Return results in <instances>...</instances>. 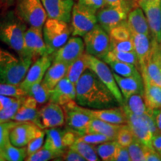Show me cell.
Here are the masks:
<instances>
[{
	"mask_svg": "<svg viewBox=\"0 0 161 161\" xmlns=\"http://www.w3.org/2000/svg\"><path fill=\"white\" fill-rule=\"evenodd\" d=\"M75 90V102L84 108L103 109L119 104L110 90L90 69L78 80Z\"/></svg>",
	"mask_w": 161,
	"mask_h": 161,
	"instance_id": "obj_1",
	"label": "cell"
},
{
	"mask_svg": "<svg viewBox=\"0 0 161 161\" xmlns=\"http://www.w3.org/2000/svg\"><path fill=\"white\" fill-rule=\"evenodd\" d=\"M26 30L27 24L15 11H10L0 20V40L22 57Z\"/></svg>",
	"mask_w": 161,
	"mask_h": 161,
	"instance_id": "obj_2",
	"label": "cell"
},
{
	"mask_svg": "<svg viewBox=\"0 0 161 161\" xmlns=\"http://www.w3.org/2000/svg\"><path fill=\"white\" fill-rule=\"evenodd\" d=\"M32 62L31 58L16 57L0 48V83L19 85Z\"/></svg>",
	"mask_w": 161,
	"mask_h": 161,
	"instance_id": "obj_3",
	"label": "cell"
},
{
	"mask_svg": "<svg viewBox=\"0 0 161 161\" xmlns=\"http://www.w3.org/2000/svg\"><path fill=\"white\" fill-rule=\"evenodd\" d=\"M43 33L49 54L52 55L67 42L72 29L68 23L48 18L43 26Z\"/></svg>",
	"mask_w": 161,
	"mask_h": 161,
	"instance_id": "obj_4",
	"label": "cell"
},
{
	"mask_svg": "<svg viewBox=\"0 0 161 161\" xmlns=\"http://www.w3.org/2000/svg\"><path fill=\"white\" fill-rule=\"evenodd\" d=\"M138 7L134 0H127L118 6L106 5L96 13L98 24L109 34L113 28L127 20L129 12Z\"/></svg>",
	"mask_w": 161,
	"mask_h": 161,
	"instance_id": "obj_5",
	"label": "cell"
},
{
	"mask_svg": "<svg viewBox=\"0 0 161 161\" xmlns=\"http://www.w3.org/2000/svg\"><path fill=\"white\" fill-rule=\"evenodd\" d=\"M122 108L128 119L127 124L131 128L135 139L148 147H152V140L153 134L158 131V130L151 113L138 116L125 109L123 106Z\"/></svg>",
	"mask_w": 161,
	"mask_h": 161,
	"instance_id": "obj_6",
	"label": "cell"
},
{
	"mask_svg": "<svg viewBox=\"0 0 161 161\" xmlns=\"http://www.w3.org/2000/svg\"><path fill=\"white\" fill-rule=\"evenodd\" d=\"M15 12L20 19L31 27L43 28L48 19L41 0H16Z\"/></svg>",
	"mask_w": 161,
	"mask_h": 161,
	"instance_id": "obj_7",
	"label": "cell"
},
{
	"mask_svg": "<svg viewBox=\"0 0 161 161\" xmlns=\"http://www.w3.org/2000/svg\"><path fill=\"white\" fill-rule=\"evenodd\" d=\"M60 128L46 129V140L43 144V146L55 153L58 158H61L64 152L80 136L69 128Z\"/></svg>",
	"mask_w": 161,
	"mask_h": 161,
	"instance_id": "obj_8",
	"label": "cell"
},
{
	"mask_svg": "<svg viewBox=\"0 0 161 161\" xmlns=\"http://www.w3.org/2000/svg\"><path fill=\"white\" fill-rule=\"evenodd\" d=\"M85 54L89 69L92 72H94L96 75L101 80V81L110 90L113 95L117 100L119 104L122 105L125 102L124 98L119 88L118 84L114 78V72L111 71L112 69L110 66H108V64L102 59L90 55L86 52Z\"/></svg>",
	"mask_w": 161,
	"mask_h": 161,
	"instance_id": "obj_9",
	"label": "cell"
},
{
	"mask_svg": "<svg viewBox=\"0 0 161 161\" xmlns=\"http://www.w3.org/2000/svg\"><path fill=\"white\" fill-rule=\"evenodd\" d=\"M62 107L65 114L66 128L80 136L86 134L92 116L86 111V108L79 105L75 100L71 101Z\"/></svg>",
	"mask_w": 161,
	"mask_h": 161,
	"instance_id": "obj_10",
	"label": "cell"
},
{
	"mask_svg": "<svg viewBox=\"0 0 161 161\" xmlns=\"http://www.w3.org/2000/svg\"><path fill=\"white\" fill-rule=\"evenodd\" d=\"M96 13V11L78 3L74 4L71 17L72 35L84 37L87 32L91 31L98 24Z\"/></svg>",
	"mask_w": 161,
	"mask_h": 161,
	"instance_id": "obj_11",
	"label": "cell"
},
{
	"mask_svg": "<svg viewBox=\"0 0 161 161\" xmlns=\"http://www.w3.org/2000/svg\"><path fill=\"white\" fill-rule=\"evenodd\" d=\"M85 52L90 55L103 59L110 50L109 34L97 24L83 37Z\"/></svg>",
	"mask_w": 161,
	"mask_h": 161,
	"instance_id": "obj_12",
	"label": "cell"
},
{
	"mask_svg": "<svg viewBox=\"0 0 161 161\" xmlns=\"http://www.w3.org/2000/svg\"><path fill=\"white\" fill-rule=\"evenodd\" d=\"M45 55L49 54L43 38V28L30 26L25 33L22 57L31 58L34 62Z\"/></svg>",
	"mask_w": 161,
	"mask_h": 161,
	"instance_id": "obj_13",
	"label": "cell"
},
{
	"mask_svg": "<svg viewBox=\"0 0 161 161\" xmlns=\"http://www.w3.org/2000/svg\"><path fill=\"white\" fill-rule=\"evenodd\" d=\"M35 123L42 129L59 128L65 124V114L60 104L48 102L38 110Z\"/></svg>",
	"mask_w": 161,
	"mask_h": 161,
	"instance_id": "obj_14",
	"label": "cell"
},
{
	"mask_svg": "<svg viewBox=\"0 0 161 161\" xmlns=\"http://www.w3.org/2000/svg\"><path fill=\"white\" fill-rule=\"evenodd\" d=\"M52 55H45L32 62L25 77L19 86L28 94V92L32 86L43 80L46 71L52 65Z\"/></svg>",
	"mask_w": 161,
	"mask_h": 161,
	"instance_id": "obj_15",
	"label": "cell"
},
{
	"mask_svg": "<svg viewBox=\"0 0 161 161\" xmlns=\"http://www.w3.org/2000/svg\"><path fill=\"white\" fill-rule=\"evenodd\" d=\"M85 52L84 40L78 36H72L67 42L52 54L53 61L62 62L67 65L73 63Z\"/></svg>",
	"mask_w": 161,
	"mask_h": 161,
	"instance_id": "obj_16",
	"label": "cell"
},
{
	"mask_svg": "<svg viewBox=\"0 0 161 161\" xmlns=\"http://www.w3.org/2000/svg\"><path fill=\"white\" fill-rule=\"evenodd\" d=\"M152 37L161 44V0H150L141 3Z\"/></svg>",
	"mask_w": 161,
	"mask_h": 161,
	"instance_id": "obj_17",
	"label": "cell"
},
{
	"mask_svg": "<svg viewBox=\"0 0 161 161\" xmlns=\"http://www.w3.org/2000/svg\"><path fill=\"white\" fill-rule=\"evenodd\" d=\"M43 130L34 122H17L11 130L10 141L15 146H26Z\"/></svg>",
	"mask_w": 161,
	"mask_h": 161,
	"instance_id": "obj_18",
	"label": "cell"
},
{
	"mask_svg": "<svg viewBox=\"0 0 161 161\" xmlns=\"http://www.w3.org/2000/svg\"><path fill=\"white\" fill-rule=\"evenodd\" d=\"M141 75L146 76L152 83L161 86V44L154 40L152 52Z\"/></svg>",
	"mask_w": 161,
	"mask_h": 161,
	"instance_id": "obj_19",
	"label": "cell"
},
{
	"mask_svg": "<svg viewBox=\"0 0 161 161\" xmlns=\"http://www.w3.org/2000/svg\"><path fill=\"white\" fill-rule=\"evenodd\" d=\"M48 18L64 21H71L74 3L72 0H41Z\"/></svg>",
	"mask_w": 161,
	"mask_h": 161,
	"instance_id": "obj_20",
	"label": "cell"
},
{
	"mask_svg": "<svg viewBox=\"0 0 161 161\" xmlns=\"http://www.w3.org/2000/svg\"><path fill=\"white\" fill-rule=\"evenodd\" d=\"M75 85L67 78H64L50 90L49 102L64 106L71 101L75 100Z\"/></svg>",
	"mask_w": 161,
	"mask_h": 161,
	"instance_id": "obj_21",
	"label": "cell"
},
{
	"mask_svg": "<svg viewBox=\"0 0 161 161\" xmlns=\"http://www.w3.org/2000/svg\"><path fill=\"white\" fill-rule=\"evenodd\" d=\"M86 110L92 117L99 119L109 123L116 125L128 123L126 114L122 105L120 107H110L103 109H91L86 108Z\"/></svg>",
	"mask_w": 161,
	"mask_h": 161,
	"instance_id": "obj_22",
	"label": "cell"
},
{
	"mask_svg": "<svg viewBox=\"0 0 161 161\" xmlns=\"http://www.w3.org/2000/svg\"><path fill=\"white\" fill-rule=\"evenodd\" d=\"M132 40L134 42V52H136L140 63L141 72V69L146 66L147 60L149 58L154 39L152 35L132 33Z\"/></svg>",
	"mask_w": 161,
	"mask_h": 161,
	"instance_id": "obj_23",
	"label": "cell"
},
{
	"mask_svg": "<svg viewBox=\"0 0 161 161\" xmlns=\"http://www.w3.org/2000/svg\"><path fill=\"white\" fill-rule=\"evenodd\" d=\"M114 75L125 101L134 94L144 92V83L142 76L122 77L114 72Z\"/></svg>",
	"mask_w": 161,
	"mask_h": 161,
	"instance_id": "obj_24",
	"label": "cell"
},
{
	"mask_svg": "<svg viewBox=\"0 0 161 161\" xmlns=\"http://www.w3.org/2000/svg\"><path fill=\"white\" fill-rule=\"evenodd\" d=\"M38 104L33 97L26 96L19 106L17 112L12 118V121L17 122H34L38 114Z\"/></svg>",
	"mask_w": 161,
	"mask_h": 161,
	"instance_id": "obj_25",
	"label": "cell"
},
{
	"mask_svg": "<svg viewBox=\"0 0 161 161\" xmlns=\"http://www.w3.org/2000/svg\"><path fill=\"white\" fill-rule=\"evenodd\" d=\"M127 23L131 33L142 34L148 36L152 35L146 14L143 10L139 6L134 8L129 12L127 18Z\"/></svg>",
	"mask_w": 161,
	"mask_h": 161,
	"instance_id": "obj_26",
	"label": "cell"
},
{
	"mask_svg": "<svg viewBox=\"0 0 161 161\" xmlns=\"http://www.w3.org/2000/svg\"><path fill=\"white\" fill-rule=\"evenodd\" d=\"M144 83V96L149 110L161 108V86L152 83L146 76L142 75Z\"/></svg>",
	"mask_w": 161,
	"mask_h": 161,
	"instance_id": "obj_27",
	"label": "cell"
},
{
	"mask_svg": "<svg viewBox=\"0 0 161 161\" xmlns=\"http://www.w3.org/2000/svg\"><path fill=\"white\" fill-rule=\"evenodd\" d=\"M68 66L69 65L62 62L52 61V65L46 71L42 81L49 90L53 89L60 80L66 77Z\"/></svg>",
	"mask_w": 161,
	"mask_h": 161,
	"instance_id": "obj_28",
	"label": "cell"
},
{
	"mask_svg": "<svg viewBox=\"0 0 161 161\" xmlns=\"http://www.w3.org/2000/svg\"><path fill=\"white\" fill-rule=\"evenodd\" d=\"M121 125H122L109 123V122L101 120L99 119L92 117L89 128H88L87 133L103 134L109 137L111 140H116L118 130Z\"/></svg>",
	"mask_w": 161,
	"mask_h": 161,
	"instance_id": "obj_29",
	"label": "cell"
},
{
	"mask_svg": "<svg viewBox=\"0 0 161 161\" xmlns=\"http://www.w3.org/2000/svg\"><path fill=\"white\" fill-rule=\"evenodd\" d=\"M122 106H123L125 109L129 110L130 112L138 116L149 114L152 110L148 109L146 105L144 92L136 93L130 96L128 99L125 101L124 104Z\"/></svg>",
	"mask_w": 161,
	"mask_h": 161,
	"instance_id": "obj_30",
	"label": "cell"
},
{
	"mask_svg": "<svg viewBox=\"0 0 161 161\" xmlns=\"http://www.w3.org/2000/svg\"><path fill=\"white\" fill-rule=\"evenodd\" d=\"M87 69H89V66H88L86 54L84 52L81 57L69 64L66 72V78H67L72 83L76 85L78 80Z\"/></svg>",
	"mask_w": 161,
	"mask_h": 161,
	"instance_id": "obj_31",
	"label": "cell"
},
{
	"mask_svg": "<svg viewBox=\"0 0 161 161\" xmlns=\"http://www.w3.org/2000/svg\"><path fill=\"white\" fill-rule=\"evenodd\" d=\"M102 60L105 63H109L110 61H119L124 62V63H128L134 64L140 69V66L139 63L138 58L136 56L135 52H117L114 50H110L107 54Z\"/></svg>",
	"mask_w": 161,
	"mask_h": 161,
	"instance_id": "obj_32",
	"label": "cell"
},
{
	"mask_svg": "<svg viewBox=\"0 0 161 161\" xmlns=\"http://www.w3.org/2000/svg\"><path fill=\"white\" fill-rule=\"evenodd\" d=\"M69 148L79 153L80 155L85 159L86 161L99 160V157L96 153L95 146H92L91 144L80 140L79 137Z\"/></svg>",
	"mask_w": 161,
	"mask_h": 161,
	"instance_id": "obj_33",
	"label": "cell"
},
{
	"mask_svg": "<svg viewBox=\"0 0 161 161\" xmlns=\"http://www.w3.org/2000/svg\"><path fill=\"white\" fill-rule=\"evenodd\" d=\"M113 72L122 77H138L142 76L140 69L134 64L119 61H110L108 63Z\"/></svg>",
	"mask_w": 161,
	"mask_h": 161,
	"instance_id": "obj_34",
	"label": "cell"
},
{
	"mask_svg": "<svg viewBox=\"0 0 161 161\" xmlns=\"http://www.w3.org/2000/svg\"><path fill=\"white\" fill-rule=\"evenodd\" d=\"M5 160L8 161H23L27 158V148L14 146L10 142L1 151Z\"/></svg>",
	"mask_w": 161,
	"mask_h": 161,
	"instance_id": "obj_35",
	"label": "cell"
},
{
	"mask_svg": "<svg viewBox=\"0 0 161 161\" xmlns=\"http://www.w3.org/2000/svg\"><path fill=\"white\" fill-rule=\"evenodd\" d=\"M119 143L116 140H110L95 146L96 153L102 160L114 161Z\"/></svg>",
	"mask_w": 161,
	"mask_h": 161,
	"instance_id": "obj_36",
	"label": "cell"
},
{
	"mask_svg": "<svg viewBox=\"0 0 161 161\" xmlns=\"http://www.w3.org/2000/svg\"><path fill=\"white\" fill-rule=\"evenodd\" d=\"M50 90H51L41 81L32 86L28 92V95L35 98L38 105H44L49 102Z\"/></svg>",
	"mask_w": 161,
	"mask_h": 161,
	"instance_id": "obj_37",
	"label": "cell"
},
{
	"mask_svg": "<svg viewBox=\"0 0 161 161\" xmlns=\"http://www.w3.org/2000/svg\"><path fill=\"white\" fill-rule=\"evenodd\" d=\"M109 35L111 40L119 41L131 39L132 33L127 23V20L113 28L109 32Z\"/></svg>",
	"mask_w": 161,
	"mask_h": 161,
	"instance_id": "obj_38",
	"label": "cell"
},
{
	"mask_svg": "<svg viewBox=\"0 0 161 161\" xmlns=\"http://www.w3.org/2000/svg\"><path fill=\"white\" fill-rule=\"evenodd\" d=\"M132 161H146V154L148 146L135 139L128 147Z\"/></svg>",
	"mask_w": 161,
	"mask_h": 161,
	"instance_id": "obj_39",
	"label": "cell"
},
{
	"mask_svg": "<svg viewBox=\"0 0 161 161\" xmlns=\"http://www.w3.org/2000/svg\"><path fill=\"white\" fill-rule=\"evenodd\" d=\"M134 140H135V136H134V133L130 126L128 124L122 125L118 130L117 135H116V142L120 146L128 147Z\"/></svg>",
	"mask_w": 161,
	"mask_h": 161,
	"instance_id": "obj_40",
	"label": "cell"
},
{
	"mask_svg": "<svg viewBox=\"0 0 161 161\" xmlns=\"http://www.w3.org/2000/svg\"><path fill=\"white\" fill-rule=\"evenodd\" d=\"M0 95L15 98H23L28 94L19 85L0 83Z\"/></svg>",
	"mask_w": 161,
	"mask_h": 161,
	"instance_id": "obj_41",
	"label": "cell"
},
{
	"mask_svg": "<svg viewBox=\"0 0 161 161\" xmlns=\"http://www.w3.org/2000/svg\"><path fill=\"white\" fill-rule=\"evenodd\" d=\"M17 123V122L12 120L0 122V151L3 150L8 144L11 142L10 133L12 128Z\"/></svg>",
	"mask_w": 161,
	"mask_h": 161,
	"instance_id": "obj_42",
	"label": "cell"
},
{
	"mask_svg": "<svg viewBox=\"0 0 161 161\" xmlns=\"http://www.w3.org/2000/svg\"><path fill=\"white\" fill-rule=\"evenodd\" d=\"M58 158V156L49 148L45 146H42L40 149L35 152L33 154L27 156L25 158L26 161H48Z\"/></svg>",
	"mask_w": 161,
	"mask_h": 161,
	"instance_id": "obj_43",
	"label": "cell"
},
{
	"mask_svg": "<svg viewBox=\"0 0 161 161\" xmlns=\"http://www.w3.org/2000/svg\"><path fill=\"white\" fill-rule=\"evenodd\" d=\"M25 97L18 98L11 106L3 110V111L0 112V122H7V121H10L12 119V118L15 115L16 113L17 112L19 106L21 105L22 102H23Z\"/></svg>",
	"mask_w": 161,
	"mask_h": 161,
	"instance_id": "obj_44",
	"label": "cell"
},
{
	"mask_svg": "<svg viewBox=\"0 0 161 161\" xmlns=\"http://www.w3.org/2000/svg\"><path fill=\"white\" fill-rule=\"evenodd\" d=\"M110 50L117 52H134V46L131 39L127 40H114L110 39Z\"/></svg>",
	"mask_w": 161,
	"mask_h": 161,
	"instance_id": "obj_45",
	"label": "cell"
},
{
	"mask_svg": "<svg viewBox=\"0 0 161 161\" xmlns=\"http://www.w3.org/2000/svg\"><path fill=\"white\" fill-rule=\"evenodd\" d=\"M80 140L87 142V143L91 144L92 146H96L102 142H107V141L111 140L109 137L103 134H95V133H86L79 136Z\"/></svg>",
	"mask_w": 161,
	"mask_h": 161,
	"instance_id": "obj_46",
	"label": "cell"
},
{
	"mask_svg": "<svg viewBox=\"0 0 161 161\" xmlns=\"http://www.w3.org/2000/svg\"><path fill=\"white\" fill-rule=\"evenodd\" d=\"M46 131L45 130H42L41 132L36 136L35 138L32 139L27 145V154L28 156L30 154H33L35 152H37L38 149H40L44 144V138H45Z\"/></svg>",
	"mask_w": 161,
	"mask_h": 161,
	"instance_id": "obj_47",
	"label": "cell"
},
{
	"mask_svg": "<svg viewBox=\"0 0 161 161\" xmlns=\"http://www.w3.org/2000/svg\"><path fill=\"white\" fill-rule=\"evenodd\" d=\"M78 3L96 12L108 5L104 0H78Z\"/></svg>",
	"mask_w": 161,
	"mask_h": 161,
	"instance_id": "obj_48",
	"label": "cell"
},
{
	"mask_svg": "<svg viewBox=\"0 0 161 161\" xmlns=\"http://www.w3.org/2000/svg\"><path fill=\"white\" fill-rule=\"evenodd\" d=\"M61 158L62 160L66 161H86L79 153L70 148L64 152Z\"/></svg>",
	"mask_w": 161,
	"mask_h": 161,
	"instance_id": "obj_49",
	"label": "cell"
},
{
	"mask_svg": "<svg viewBox=\"0 0 161 161\" xmlns=\"http://www.w3.org/2000/svg\"><path fill=\"white\" fill-rule=\"evenodd\" d=\"M130 157L128 152V147L122 146L119 144V146L116 149L115 157L114 161H130Z\"/></svg>",
	"mask_w": 161,
	"mask_h": 161,
	"instance_id": "obj_50",
	"label": "cell"
},
{
	"mask_svg": "<svg viewBox=\"0 0 161 161\" xmlns=\"http://www.w3.org/2000/svg\"><path fill=\"white\" fill-rule=\"evenodd\" d=\"M18 98L0 95V112L11 105Z\"/></svg>",
	"mask_w": 161,
	"mask_h": 161,
	"instance_id": "obj_51",
	"label": "cell"
},
{
	"mask_svg": "<svg viewBox=\"0 0 161 161\" xmlns=\"http://www.w3.org/2000/svg\"><path fill=\"white\" fill-rule=\"evenodd\" d=\"M146 161H161V154L152 147H148L146 154Z\"/></svg>",
	"mask_w": 161,
	"mask_h": 161,
	"instance_id": "obj_52",
	"label": "cell"
},
{
	"mask_svg": "<svg viewBox=\"0 0 161 161\" xmlns=\"http://www.w3.org/2000/svg\"><path fill=\"white\" fill-rule=\"evenodd\" d=\"M151 114L154 120L158 131H161V108L151 110Z\"/></svg>",
	"mask_w": 161,
	"mask_h": 161,
	"instance_id": "obj_53",
	"label": "cell"
},
{
	"mask_svg": "<svg viewBox=\"0 0 161 161\" xmlns=\"http://www.w3.org/2000/svg\"><path fill=\"white\" fill-rule=\"evenodd\" d=\"M152 145L157 152L161 154V131H156L153 134Z\"/></svg>",
	"mask_w": 161,
	"mask_h": 161,
	"instance_id": "obj_54",
	"label": "cell"
},
{
	"mask_svg": "<svg viewBox=\"0 0 161 161\" xmlns=\"http://www.w3.org/2000/svg\"><path fill=\"white\" fill-rule=\"evenodd\" d=\"M106 2L107 5L111 6H118L122 5L124 3H125L127 0H104Z\"/></svg>",
	"mask_w": 161,
	"mask_h": 161,
	"instance_id": "obj_55",
	"label": "cell"
},
{
	"mask_svg": "<svg viewBox=\"0 0 161 161\" xmlns=\"http://www.w3.org/2000/svg\"><path fill=\"white\" fill-rule=\"evenodd\" d=\"M15 2L16 0H1V7L8 8L13 5Z\"/></svg>",
	"mask_w": 161,
	"mask_h": 161,
	"instance_id": "obj_56",
	"label": "cell"
},
{
	"mask_svg": "<svg viewBox=\"0 0 161 161\" xmlns=\"http://www.w3.org/2000/svg\"><path fill=\"white\" fill-rule=\"evenodd\" d=\"M135 1V3H136V5H137L138 6L140 5L141 3H145V2H148V1H150V0H134Z\"/></svg>",
	"mask_w": 161,
	"mask_h": 161,
	"instance_id": "obj_57",
	"label": "cell"
},
{
	"mask_svg": "<svg viewBox=\"0 0 161 161\" xmlns=\"http://www.w3.org/2000/svg\"><path fill=\"white\" fill-rule=\"evenodd\" d=\"M3 160H4V158H3V154H2L1 151H0V161H3Z\"/></svg>",
	"mask_w": 161,
	"mask_h": 161,
	"instance_id": "obj_58",
	"label": "cell"
},
{
	"mask_svg": "<svg viewBox=\"0 0 161 161\" xmlns=\"http://www.w3.org/2000/svg\"><path fill=\"white\" fill-rule=\"evenodd\" d=\"M0 8H1V0H0Z\"/></svg>",
	"mask_w": 161,
	"mask_h": 161,
	"instance_id": "obj_59",
	"label": "cell"
}]
</instances>
